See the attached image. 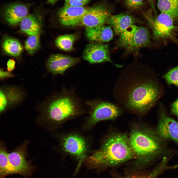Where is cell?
I'll use <instances>...</instances> for the list:
<instances>
[{
  "label": "cell",
  "mask_w": 178,
  "mask_h": 178,
  "mask_svg": "<svg viewBox=\"0 0 178 178\" xmlns=\"http://www.w3.org/2000/svg\"><path fill=\"white\" fill-rule=\"evenodd\" d=\"M90 7L84 6H66L60 8L57 13L60 23L70 21L77 19L84 15Z\"/></svg>",
  "instance_id": "cell-19"
},
{
  "label": "cell",
  "mask_w": 178,
  "mask_h": 178,
  "mask_svg": "<svg viewBox=\"0 0 178 178\" xmlns=\"http://www.w3.org/2000/svg\"><path fill=\"white\" fill-rule=\"evenodd\" d=\"M129 136L135 158L134 167H145L165 157L172 156L177 152L168 146V141L161 137L155 128L142 124L133 127Z\"/></svg>",
  "instance_id": "cell-2"
},
{
  "label": "cell",
  "mask_w": 178,
  "mask_h": 178,
  "mask_svg": "<svg viewBox=\"0 0 178 178\" xmlns=\"http://www.w3.org/2000/svg\"><path fill=\"white\" fill-rule=\"evenodd\" d=\"M159 113L156 132L162 138L173 141L178 146V122L170 117L163 107H160Z\"/></svg>",
  "instance_id": "cell-10"
},
{
  "label": "cell",
  "mask_w": 178,
  "mask_h": 178,
  "mask_svg": "<svg viewBox=\"0 0 178 178\" xmlns=\"http://www.w3.org/2000/svg\"><path fill=\"white\" fill-rule=\"evenodd\" d=\"M110 53L108 45L101 43L93 42L86 46L83 51V58L91 64L107 61L113 63Z\"/></svg>",
  "instance_id": "cell-12"
},
{
  "label": "cell",
  "mask_w": 178,
  "mask_h": 178,
  "mask_svg": "<svg viewBox=\"0 0 178 178\" xmlns=\"http://www.w3.org/2000/svg\"><path fill=\"white\" fill-rule=\"evenodd\" d=\"M135 158L129 136L114 131L105 137L99 148L91 152L83 163L89 169L99 171Z\"/></svg>",
  "instance_id": "cell-3"
},
{
  "label": "cell",
  "mask_w": 178,
  "mask_h": 178,
  "mask_svg": "<svg viewBox=\"0 0 178 178\" xmlns=\"http://www.w3.org/2000/svg\"><path fill=\"white\" fill-rule=\"evenodd\" d=\"M85 32L86 36L89 40L96 42H109L113 36L112 27L109 25L86 27Z\"/></svg>",
  "instance_id": "cell-17"
},
{
  "label": "cell",
  "mask_w": 178,
  "mask_h": 178,
  "mask_svg": "<svg viewBox=\"0 0 178 178\" xmlns=\"http://www.w3.org/2000/svg\"><path fill=\"white\" fill-rule=\"evenodd\" d=\"M121 75L117 86L119 101L131 111L146 114L160 97L158 83L144 73H122Z\"/></svg>",
  "instance_id": "cell-1"
},
{
  "label": "cell",
  "mask_w": 178,
  "mask_h": 178,
  "mask_svg": "<svg viewBox=\"0 0 178 178\" xmlns=\"http://www.w3.org/2000/svg\"><path fill=\"white\" fill-rule=\"evenodd\" d=\"M150 12L144 14L152 30L155 41L163 44L170 42L178 43V26L176 25L172 18L168 15L161 12L157 16H154Z\"/></svg>",
  "instance_id": "cell-6"
},
{
  "label": "cell",
  "mask_w": 178,
  "mask_h": 178,
  "mask_svg": "<svg viewBox=\"0 0 178 178\" xmlns=\"http://www.w3.org/2000/svg\"><path fill=\"white\" fill-rule=\"evenodd\" d=\"M157 6L161 13L169 15L178 23V0H158Z\"/></svg>",
  "instance_id": "cell-22"
},
{
  "label": "cell",
  "mask_w": 178,
  "mask_h": 178,
  "mask_svg": "<svg viewBox=\"0 0 178 178\" xmlns=\"http://www.w3.org/2000/svg\"><path fill=\"white\" fill-rule=\"evenodd\" d=\"M171 113L175 115L178 119V98L171 104Z\"/></svg>",
  "instance_id": "cell-29"
},
{
  "label": "cell",
  "mask_w": 178,
  "mask_h": 178,
  "mask_svg": "<svg viewBox=\"0 0 178 178\" xmlns=\"http://www.w3.org/2000/svg\"><path fill=\"white\" fill-rule=\"evenodd\" d=\"M76 38V35L73 34L60 35L56 39L55 44L61 49L65 51H71L73 49V44Z\"/></svg>",
  "instance_id": "cell-23"
},
{
  "label": "cell",
  "mask_w": 178,
  "mask_h": 178,
  "mask_svg": "<svg viewBox=\"0 0 178 178\" xmlns=\"http://www.w3.org/2000/svg\"><path fill=\"white\" fill-rule=\"evenodd\" d=\"M8 71H4L2 69L0 70V77L1 79H3L7 78L13 77L14 74Z\"/></svg>",
  "instance_id": "cell-30"
},
{
  "label": "cell",
  "mask_w": 178,
  "mask_h": 178,
  "mask_svg": "<svg viewBox=\"0 0 178 178\" xmlns=\"http://www.w3.org/2000/svg\"><path fill=\"white\" fill-rule=\"evenodd\" d=\"M29 9L25 5L14 3L8 5L5 8L3 16L6 21L11 25L20 23L28 15Z\"/></svg>",
  "instance_id": "cell-16"
},
{
  "label": "cell",
  "mask_w": 178,
  "mask_h": 178,
  "mask_svg": "<svg viewBox=\"0 0 178 178\" xmlns=\"http://www.w3.org/2000/svg\"><path fill=\"white\" fill-rule=\"evenodd\" d=\"M43 105L46 117L57 127L80 116L85 112L77 95L66 89L52 96Z\"/></svg>",
  "instance_id": "cell-4"
},
{
  "label": "cell",
  "mask_w": 178,
  "mask_h": 178,
  "mask_svg": "<svg viewBox=\"0 0 178 178\" xmlns=\"http://www.w3.org/2000/svg\"><path fill=\"white\" fill-rule=\"evenodd\" d=\"M58 0H47V2L51 5H53Z\"/></svg>",
  "instance_id": "cell-32"
},
{
  "label": "cell",
  "mask_w": 178,
  "mask_h": 178,
  "mask_svg": "<svg viewBox=\"0 0 178 178\" xmlns=\"http://www.w3.org/2000/svg\"><path fill=\"white\" fill-rule=\"evenodd\" d=\"M21 30L29 36L40 34L41 26L39 20L36 15H28L20 22Z\"/></svg>",
  "instance_id": "cell-20"
},
{
  "label": "cell",
  "mask_w": 178,
  "mask_h": 178,
  "mask_svg": "<svg viewBox=\"0 0 178 178\" xmlns=\"http://www.w3.org/2000/svg\"><path fill=\"white\" fill-rule=\"evenodd\" d=\"M61 152L78 161L75 173L91 152L89 138L79 132L72 131L61 133L58 136Z\"/></svg>",
  "instance_id": "cell-5"
},
{
  "label": "cell",
  "mask_w": 178,
  "mask_h": 178,
  "mask_svg": "<svg viewBox=\"0 0 178 178\" xmlns=\"http://www.w3.org/2000/svg\"><path fill=\"white\" fill-rule=\"evenodd\" d=\"M139 22L138 20L131 14L125 13L111 15L106 24L112 28L115 35H119L129 26Z\"/></svg>",
  "instance_id": "cell-15"
},
{
  "label": "cell",
  "mask_w": 178,
  "mask_h": 178,
  "mask_svg": "<svg viewBox=\"0 0 178 178\" xmlns=\"http://www.w3.org/2000/svg\"><path fill=\"white\" fill-rule=\"evenodd\" d=\"M110 9L103 4L90 7L88 11L80 18L61 24L67 27L83 26L91 27L104 25L111 15Z\"/></svg>",
  "instance_id": "cell-9"
},
{
  "label": "cell",
  "mask_w": 178,
  "mask_h": 178,
  "mask_svg": "<svg viewBox=\"0 0 178 178\" xmlns=\"http://www.w3.org/2000/svg\"><path fill=\"white\" fill-rule=\"evenodd\" d=\"M119 36L117 45L128 53H137L141 48L153 44L148 29L143 26L131 25Z\"/></svg>",
  "instance_id": "cell-8"
},
{
  "label": "cell",
  "mask_w": 178,
  "mask_h": 178,
  "mask_svg": "<svg viewBox=\"0 0 178 178\" xmlns=\"http://www.w3.org/2000/svg\"><path fill=\"white\" fill-rule=\"evenodd\" d=\"M15 62L13 59H10L7 62V71L11 72L14 69Z\"/></svg>",
  "instance_id": "cell-31"
},
{
  "label": "cell",
  "mask_w": 178,
  "mask_h": 178,
  "mask_svg": "<svg viewBox=\"0 0 178 178\" xmlns=\"http://www.w3.org/2000/svg\"><path fill=\"white\" fill-rule=\"evenodd\" d=\"M2 48L6 54L14 57L20 56L23 51V47L17 39L5 36L2 38Z\"/></svg>",
  "instance_id": "cell-21"
},
{
  "label": "cell",
  "mask_w": 178,
  "mask_h": 178,
  "mask_svg": "<svg viewBox=\"0 0 178 178\" xmlns=\"http://www.w3.org/2000/svg\"><path fill=\"white\" fill-rule=\"evenodd\" d=\"M26 97L25 92L18 86L6 85L0 87V113L7 109L20 105Z\"/></svg>",
  "instance_id": "cell-11"
},
{
  "label": "cell",
  "mask_w": 178,
  "mask_h": 178,
  "mask_svg": "<svg viewBox=\"0 0 178 178\" xmlns=\"http://www.w3.org/2000/svg\"><path fill=\"white\" fill-rule=\"evenodd\" d=\"M169 84H173L178 87V66L170 69L163 76Z\"/></svg>",
  "instance_id": "cell-26"
},
{
  "label": "cell",
  "mask_w": 178,
  "mask_h": 178,
  "mask_svg": "<svg viewBox=\"0 0 178 178\" xmlns=\"http://www.w3.org/2000/svg\"><path fill=\"white\" fill-rule=\"evenodd\" d=\"M0 152V178H5L14 173L8 161V154L2 149Z\"/></svg>",
  "instance_id": "cell-24"
},
{
  "label": "cell",
  "mask_w": 178,
  "mask_h": 178,
  "mask_svg": "<svg viewBox=\"0 0 178 178\" xmlns=\"http://www.w3.org/2000/svg\"><path fill=\"white\" fill-rule=\"evenodd\" d=\"M8 159L14 174L26 178L33 175L37 168L26 159L23 154L20 151H14L8 154Z\"/></svg>",
  "instance_id": "cell-13"
},
{
  "label": "cell",
  "mask_w": 178,
  "mask_h": 178,
  "mask_svg": "<svg viewBox=\"0 0 178 178\" xmlns=\"http://www.w3.org/2000/svg\"><path fill=\"white\" fill-rule=\"evenodd\" d=\"M40 34L29 36L25 43V48L30 54H33L40 46Z\"/></svg>",
  "instance_id": "cell-25"
},
{
  "label": "cell",
  "mask_w": 178,
  "mask_h": 178,
  "mask_svg": "<svg viewBox=\"0 0 178 178\" xmlns=\"http://www.w3.org/2000/svg\"><path fill=\"white\" fill-rule=\"evenodd\" d=\"M148 0V1L149 2H152L153 1V0Z\"/></svg>",
  "instance_id": "cell-33"
},
{
  "label": "cell",
  "mask_w": 178,
  "mask_h": 178,
  "mask_svg": "<svg viewBox=\"0 0 178 178\" xmlns=\"http://www.w3.org/2000/svg\"><path fill=\"white\" fill-rule=\"evenodd\" d=\"M171 159L170 157H165L150 172L142 173H136L119 178H157L158 176L166 171L175 169V165L170 166L168 163Z\"/></svg>",
  "instance_id": "cell-18"
},
{
  "label": "cell",
  "mask_w": 178,
  "mask_h": 178,
  "mask_svg": "<svg viewBox=\"0 0 178 178\" xmlns=\"http://www.w3.org/2000/svg\"><path fill=\"white\" fill-rule=\"evenodd\" d=\"M90 0H64V6H84Z\"/></svg>",
  "instance_id": "cell-27"
},
{
  "label": "cell",
  "mask_w": 178,
  "mask_h": 178,
  "mask_svg": "<svg viewBox=\"0 0 178 178\" xmlns=\"http://www.w3.org/2000/svg\"><path fill=\"white\" fill-rule=\"evenodd\" d=\"M79 60L78 58L61 54H54L48 59L46 67L48 71L54 75H63L66 70L76 64Z\"/></svg>",
  "instance_id": "cell-14"
},
{
  "label": "cell",
  "mask_w": 178,
  "mask_h": 178,
  "mask_svg": "<svg viewBox=\"0 0 178 178\" xmlns=\"http://www.w3.org/2000/svg\"><path fill=\"white\" fill-rule=\"evenodd\" d=\"M127 7L131 10H135L141 7L143 2V0H125Z\"/></svg>",
  "instance_id": "cell-28"
},
{
  "label": "cell",
  "mask_w": 178,
  "mask_h": 178,
  "mask_svg": "<svg viewBox=\"0 0 178 178\" xmlns=\"http://www.w3.org/2000/svg\"><path fill=\"white\" fill-rule=\"evenodd\" d=\"M88 115L82 126L84 130H90L98 122L107 120H114L121 114L119 107L111 103L98 100L87 101Z\"/></svg>",
  "instance_id": "cell-7"
}]
</instances>
